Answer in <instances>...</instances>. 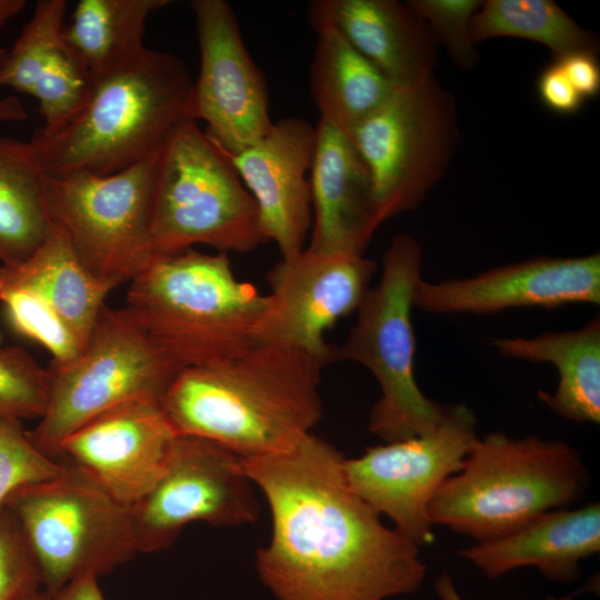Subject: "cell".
Returning <instances> with one entry per match:
<instances>
[{"label":"cell","instance_id":"cell-1","mask_svg":"<svg viewBox=\"0 0 600 600\" xmlns=\"http://www.w3.org/2000/svg\"><path fill=\"white\" fill-rule=\"evenodd\" d=\"M344 459L312 433L288 452L241 458L269 504L256 568L277 600H388L423 583L419 547L351 488Z\"/></svg>","mask_w":600,"mask_h":600},{"label":"cell","instance_id":"cell-2","mask_svg":"<svg viewBox=\"0 0 600 600\" xmlns=\"http://www.w3.org/2000/svg\"><path fill=\"white\" fill-rule=\"evenodd\" d=\"M326 360L278 340L183 368L160 399L177 436L214 442L240 458L294 449L322 417Z\"/></svg>","mask_w":600,"mask_h":600},{"label":"cell","instance_id":"cell-3","mask_svg":"<svg viewBox=\"0 0 600 600\" xmlns=\"http://www.w3.org/2000/svg\"><path fill=\"white\" fill-rule=\"evenodd\" d=\"M192 83L180 58L146 47L89 76L80 106L60 123L38 129L30 147L47 176L117 173L157 150L187 120Z\"/></svg>","mask_w":600,"mask_h":600},{"label":"cell","instance_id":"cell-4","mask_svg":"<svg viewBox=\"0 0 600 600\" xmlns=\"http://www.w3.org/2000/svg\"><path fill=\"white\" fill-rule=\"evenodd\" d=\"M124 309L179 368L224 360L267 340V294L236 278L227 253L154 254Z\"/></svg>","mask_w":600,"mask_h":600},{"label":"cell","instance_id":"cell-5","mask_svg":"<svg viewBox=\"0 0 600 600\" xmlns=\"http://www.w3.org/2000/svg\"><path fill=\"white\" fill-rule=\"evenodd\" d=\"M588 486V469L570 444L493 432L472 442L461 470L444 482L428 512L432 524L486 542L571 507Z\"/></svg>","mask_w":600,"mask_h":600},{"label":"cell","instance_id":"cell-6","mask_svg":"<svg viewBox=\"0 0 600 600\" xmlns=\"http://www.w3.org/2000/svg\"><path fill=\"white\" fill-rule=\"evenodd\" d=\"M421 266L419 242L408 233L396 236L383 254L378 283L366 293L354 326L337 347V360L362 364L378 381L380 397L368 429L382 442L429 433L446 414V407L429 399L414 377L411 311Z\"/></svg>","mask_w":600,"mask_h":600},{"label":"cell","instance_id":"cell-7","mask_svg":"<svg viewBox=\"0 0 600 600\" xmlns=\"http://www.w3.org/2000/svg\"><path fill=\"white\" fill-rule=\"evenodd\" d=\"M150 238L154 254L194 244L243 253L268 242L254 199L224 150L197 121H181L163 143Z\"/></svg>","mask_w":600,"mask_h":600},{"label":"cell","instance_id":"cell-8","mask_svg":"<svg viewBox=\"0 0 600 600\" xmlns=\"http://www.w3.org/2000/svg\"><path fill=\"white\" fill-rule=\"evenodd\" d=\"M2 507L17 521L47 596L80 578L99 579L137 553L130 507L73 467L14 490Z\"/></svg>","mask_w":600,"mask_h":600},{"label":"cell","instance_id":"cell-9","mask_svg":"<svg viewBox=\"0 0 600 600\" xmlns=\"http://www.w3.org/2000/svg\"><path fill=\"white\" fill-rule=\"evenodd\" d=\"M48 369V406L28 436L54 459L61 442L96 416L140 397L160 400L180 370L124 308L107 304L81 354Z\"/></svg>","mask_w":600,"mask_h":600},{"label":"cell","instance_id":"cell-10","mask_svg":"<svg viewBox=\"0 0 600 600\" xmlns=\"http://www.w3.org/2000/svg\"><path fill=\"white\" fill-rule=\"evenodd\" d=\"M350 139L370 170L382 224L417 208L446 174L459 141L453 94L433 74L394 86Z\"/></svg>","mask_w":600,"mask_h":600},{"label":"cell","instance_id":"cell-11","mask_svg":"<svg viewBox=\"0 0 600 600\" xmlns=\"http://www.w3.org/2000/svg\"><path fill=\"white\" fill-rule=\"evenodd\" d=\"M163 143L113 174L47 176L53 219L86 269L113 289L130 282L154 256L150 221Z\"/></svg>","mask_w":600,"mask_h":600},{"label":"cell","instance_id":"cell-12","mask_svg":"<svg viewBox=\"0 0 600 600\" xmlns=\"http://www.w3.org/2000/svg\"><path fill=\"white\" fill-rule=\"evenodd\" d=\"M130 509L136 549L144 553L171 547L189 523L240 527L260 514L241 458L191 436H176L161 476Z\"/></svg>","mask_w":600,"mask_h":600},{"label":"cell","instance_id":"cell-13","mask_svg":"<svg viewBox=\"0 0 600 600\" xmlns=\"http://www.w3.org/2000/svg\"><path fill=\"white\" fill-rule=\"evenodd\" d=\"M473 410L463 404L446 407L441 423L431 432L407 440L366 448L344 459L351 488L393 528L418 547L434 541L429 506L463 466L478 438Z\"/></svg>","mask_w":600,"mask_h":600},{"label":"cell","instance_id":"cell-14","mask_svg":"<svg viewBox=\"0 0 600 600\" xmlns=\"http://www.w3.org/2000/svg\"><path fill=\"white\" fill-rule=\"evenodd\" d=\"M200 51L199 73L191 87L187 119L202 120L206 133L236 154L270 131L264 76L249 54L238 18L224 0H193Z\"/></svg>","mask_w":600,"mask_h":600},{"label":"cell","instance_id":"cell-15","mask_svg":"<svg viewBox=\"0 0 600 600\" xmlns=\"http://www.w3.org/2000/svg\"><path fill=\"white\" fill-rule=\"evenodd\" d=\"M377 263L363 254L312 251L282 258L268 274L267 340L300 348L327 362L337 347L324 332L358 310Z\"/></svg>","mask_w":600,"mask_h":600},{"label":"cell","instance_id":"cell-16","mask_svg":"<svg viewBox=\"0 0 600 600\" xmlns=\"http://www.w3.org/2000/svg\"><path fill=\"white\" fill-rule=\"evenodd\" d=\"M176 436L160 400L140 397L82 424L61 442L56 459L131 508L161 476Z\"/></svg>","mask_w":600,"mask_h":600},{"label":"cell","instance_id":"cell-17","mask_svg":"<svg viewBox=\"0 0 600 600\" xmlns=\"http://www.w3.org/2000/svg\"><path fill=\"white\" fill-rule=\"evenodd\" d=\"M600 303V254L539 257L463 279H421L413 304L430 313L486 314L512 308Z\"/></svg>","mask_w":600,"mask_h":600},{"label":"cell","instance_id":"cell-18","mask_svg":"<svg viewBox=\"0 0 600 600\" xmlns=\"http://www.w3.org/2000/svg\"><path fill=\"white\" fill-rule=\"evenodd\" d=\"M317 127L301 118L273 121L262 139L229 154L258 207L262 232L282 258L300 253L312 226L310 172Z\"/></svg>","mask_w":600,"mask_h":600},{"label":"cell","instance_id":"cell-19","mask_svg":"<svg viewBox=\"0 0 600 600\" xmlns=\"http://www.w3.org/2000/svg\"><path fill=\"white\" fill-rule=\"evenodd\" d=\"M308 21L316 31L332 28L396 87L433 74L437 41L408 2L397 0H313Z\"/></svg>","mask_w":600,"mask_h":600},{"label":"cell","instance_id":"cell-20","mask_svg":"<svg viewBox=\"0 0 600 600\" xmlns=\"http://www.w3.org/2000/svg\"><path fill=\"white\" fill-rule=\"evenodd\" d=\"M312 251L363 254L381 226L370 170L348 137L319 121L310 172Z\"/></svg>","mask_w":600,"mask_h":600},{"label":"cell","instance_id":"cell-21","mask_svg":"<svg viewBox=\"0 0 600 600\" xmlns=\"http://www.w3.org/2000/svg\"><path fill=\"white\" fill-rule=\"evenodd\" d=\"M600 551V506L547 512L504 537L477 542L458 554L487 578L497 579L522 567L544 578L571 583L580 577V562Z\"/></svg>","mask_w":600,"mask_h":600},{"label":"cell","instance_id":"cell-22","mask_svg":"<svg viewBox=\"0 0 600 600\" xmlns=\"http://www.w3.org/2000/svg\"><path fill=\"white\" fill-rule=\"evenodd\" d=\"M66 0H40L0 70V89L34 97L43 127H53L82 102L89 74L63 38Z\"/></svg>","mask_w":600,"mask_h":600},{"label":"cell","instance_id":"cell-23","mask_svg":"<svg viewBox=\"0 0 600 600\" xmlns=\"http://www.w3.org/2000/svg\"><path fill=\"white\" fill-rule=\"evenodd\" d=\"M24 290L47 301L73 329L84 347L113 288L93 277L78 258L62 228L54 223L24 260L0 264V291Z\"/></svg>","mask_w":600,"mask_h":600},{"label":"cell","instance_id":"cell-24","mask_svg":"<svg viewBox=\"0 0 600 600\" xmlns=\"http://www.w3.org/2000/svg\"><path fill=\"white\" fill-rule=\"evenodd\" d=\"M490 344L507 358L552 363L559 373L557 389L552 393L541 390L538 398L567 420L600 422L598 316L577 330L544 332L533 338H493Z\"/></svg>","mask_w":600,"mask_h":600},{"label":"cell","instance_id":"cell-25","mask_svg":"<svg viewBox=\"0 0 600 600\" xmlns=\"http://www.w3.org/2000/svg\"><path fill=\"white\" fill-rule=\"evenodd\" d=\"M309 68V87L321 122L349 139L392 93L391 81L337 30L323 28Z\"/></svg>","mask_w":600,"mask_h":600},{"label":"cell","instance_id":"cell-26","mask_svg":"<svg viewBox=\"0 0 600 600\" xmlns=\"http://www.w3.org/2000/svg\"><path fill=\"white\" fill-rule=\"evenodd\" d=\"M53 223L47 174L29 141L0 136V263L31 256Z\"/></svg>","mask_w":600,"mask_h":600},{"label":"cell","instance_id":"cell-27","mask_svg":"<svg viewBox=\"0 0 600 600\" xmlns=\"http://www.w3.org/2000/svg\"><path fill=\"white\" fill-rule=\"evenodd\" d=\"M168 0H80L63 38L89 76L133 58L146 47L149 16Z\"/></svg>","mask_w":600,"mask_h":600},{"label":"cell","instance_id":"cell-28","mask_svg":"<svg viewBox=\"0 0 600 600\" xmlns=\"http://www.w3.org/2000/svg\"><path fill=\"white\" fill-rule=\"evenodd\" d=\"M474 44L496 37H514L543 44L553 60L573 52L598 51L597 40L550 0H487L470 27Z\"/></svg>","mask_w":600,"mask_h":600},{"label":"cell","instance_id":"cell-29","mask_svg":"<svg viewBox=\"0 0 600 600\" xmlns=\"http://www.w3.org/2000/svg\"><path fill=\"white\" fill-rule=\"evenodd\" d=\"M0 301L11 328L49 350L50 366L64 368L83 351L73 329L47 301L24 290L0 291Z\"/></svg>","mask_w":600,"mask_h":600},{"label":"cell","instance_id":"cell-30","mask_svg":"<svg viewBox=\"0 0 600 600\" xmlns=\"http://www.w3.org/2000/svg\"><path fill=\"white\" fill-rule=\"evenodd\" d=\"M51 374L22 347L0 348V417L40 419L48 406Z\"/></svg>","mask_w":600,"mask_h":600},{"label":"cell","instance_id":"cell-31","mask_svg":"<svg viewBox=\"0 0 600 600\" xmlns=\"http://www.w3.org/2000/svg\"><path fill=\"white\" fill-rule=\"evenodd\" d=\"M67 468L30 440L20 420L0 417V509L14 490L54 479Z\"/></svg>","mask_w":600,"mask_h":600},{"label":"cell","instance_id":"cell-32","mask_svg":"<svg viewBox=\"0 0 600 600\" xmlns=\"http://www.w3.org/2000/svg\"><path fill=\"white\" fill-rule=\"evenodd\" d=\"M411 9L428 24L437 42H441L451 61L461 69H471L479 52L471 40L470 27L482 1L479 0H409Z\"/></svg>","mask_w":600,"mask_h":600},{"label":"cell","instance_id":"cell-33","mask_svg":"<svg viewBox=\"0 0 600 600\" xmlns=\"http://www.w3.org/2000/svg\"><path fill=\"white\" fill-rule=\"evenodd\" d=\"M42 591L37 566L20 528L0 509V600H28Z\"/></svg>","mask_w":600,"mask_h":600},{"label":"cell","instance_id":"cell-34","mask_svg":"<svg viewBox=\"0 0 600 600\" xmlns=\"http://www.w3.org/2000/svg\"><path fill=\"white\" fill-rule=\"evenodd\" d=\"M537 89L541 102L559 114L578 112L584 101L554 61L540 73Z\"/></svg>","mask_w":600,"mask_h":600},{"label":"cell","instance_id":"cell-35","mask_svg":"<svg viewBox=\"0 0 600 600\" xmlns=\"http://www.w3.org/2000/svg\"><path fill=\"white\" fill-rule=\"evenodd\" d=\"M553 61L583 99L599 94L600 68L596 53L573 52Z\"/></svg>","mask_w":600,"mask_h":600},{"label":"cell","instance_id":"cell-36","mask_svg":"<svg viewBox=\"0 0 600 600\" xmlns=\"http://www.w3.org/2000/svg\"><path fill=\"white\" fill-rule=\"evenodd\" d=\"M98 580L93 577L73 580L52 596L46 594V600H104Z\"/></svg>","mask_w":600,"mask_h":600},{"label":"cell","instance_id":"cell-37","mask_svg":"<svg viewBox=\"0 0 600 600\" xmlns=\"http://www.w3.org/2000/svg\"><path fill=\"white\" fill-rule=\"evenodd\" d=\"M434 590L441 600H464L454 587L448 571H442L434 581ZM580 591H572L562 597L549 596L543 600H576Z\"/></svg>","mask_w":600,"mask_h":600},{"label":"cell","instance_id":"cell-38","mask_svg":"<svg viewBox=\"0 0 600 600\" xmlns=\"http://www.w3.org/2000/svg\"><path fill=\"white\" fill-rule=\"evenodd\" d=\"M24 119H27V110L17 96L0 98V123Z\"/></svg>","mask_w":600,"mask_h":600},{"label":"cell","instance_id":"cell-39","mask_svg":"<svg viewBox=\"0 0 600 600\" xmlns=\"http://www.w3.org/2000/svg\"><path fill=\"white\" fill-rule=\"evenodd\" d=\"M26 4L24 0H0V29L18 16Z\"/></svg>","mask_w":600,"mask_h":600},{"label":"cell","instance_id":"cell-40","mask_svg":"<svg viewBox=\"0 0 600 600\" xmlns=\"http://www.w3.org/2000/svg\"><path fill=\"white\" fill-rule=\"evenodd\" d=\"M8 50L0 46V70L4 63Z\"/></svg>","mask_w":600,"mask_h":600},{"label":"cell","instance_id":"cell-41","mask_svg":"<svg viewBox=\"0 0 600 600\" xmlns=\"http://www.w3.org/2000/svg\"><path fill=\"white\" fill-rule=\"evenodd\" d=\"M46 598H47V596L42 590V591H40L39 593H37L36 596L31 597L28 600H46Z\"/></svg>","mask_w":600,"mask_h":600}]
</instances>
